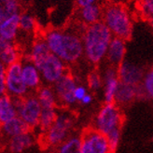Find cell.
I'll list each match as a JSON object with an SVG mask.
<instances>
[{
	"instance_id": "cell-32",
	"label": "cell",
	"mask_w": 153,
	"mask_h": 153,
	"mask_svg": "<svg viewBox=\"0 0 153 153\" xmlns=\"http://www.w3.org/2000/svg\"><path fill=\"white\" fill-rule=\"evenodd\" d=\"M6 94V65L0 62V97Z\"/></svg>"
},
{
	"instance_id": "cell-24",
	"label": "cell",
	"mask_w": 153,
	"mask_h": 153,
	"mask_svg": "<svg viewBox=\"0 0 153 153\" xmlns=\"http://www.w3.org/2000/svg\"><path fill=\"white\" fill-rule=\"evenodd\" d=\"M36 97L42 108H55L57 98L54 91L50 86H40L36 91Z\"/></svg>"
},
{
	"instance_id": "cell-16",
	"label": "cell",
	"mask_w": 153,
	"mask_h": 153,
	"mask_svg": "<svg viewBox=\"0 0 153 153\" xmlns=\"http://www.w3.org/2000/svg\"><path fill=\"white\" fill-rule=\"evenodd\" d=\"M29 127L18 116L0 124V135L9 141L12 137L29 131Z\"/></svg>"
},
{
	"instance_id": "cell-12",
	"label": "cell",
	"mask_w": 153,
	"mask_h": 153,
	"mask_svg": "<svg viewBox=\"0 0 153 153\" xmlns=\"http://www.w3.org/2000/svg\"><path fill=\"white\" fill-rule=\"evenodd\" d=\"M103 88L105 103H114L115 95L120 85V79L116 66H109L103 74Z\"/></svg>"
},
{
	"instance_id": "cell-2",
	"label": "cell",
	"mask_w": 153,
	"mask_h": 153,
	"mask_svg": "<svg viewBox=\"0 0 153 153\" xmlns=\"http://www.w3.org/2000/svg\"><path fill=\"white\" fill-rule=\"evenodd\" d=\"M112 34L102 21L87 25L81 36L83 55L90 63L97 65L106 56Z\"/></svg>"
},
{
	"instance_id": "cell-35",
	"label": "cell",
	"mask_w": 153,
	"mask_h": 153,
	"mask_svg": "<svg viewBox=\"0 0 153 153\" xmlns=\"http://www.w3.org/2000/svg\"><path fill=\"white\" fill-rule=\"evenodd\" d=\"M91 102H93V96H91V94H90L89 93L84 96L81 100H80V104L84 105H88L90 104H91Z\"/></svg>"
},
{
	"instance_id": "cell-18",
	"label": "cell",
	"mask_w": 153,
	"mask_h": 153,
	"mask_svg": "<svg viewBox=\"0 0 153 153\" xmlns=\"http://www.w3.org/2000/svg\"><path fill=\"white\" fill-rule=\"evenodd\" d=\"M35 142L34 135L30 133V130L12 137L7 141V148L12 153H21L33 146Z\"/></svg>"
},
{
	"instance_id": "cell-14",
	"label": "cell",
	"mask_w": 153,
	"mask_h": 153,
	"mask_svg": "<svg viewBox=\"0 0 153 153\" xmlns=\"http://www.w3.org/2000/svg\"><path fill=\"white\" fill-rule=\"evenodd\" d=\"M126 40L113 36L109 43L105 58L113 66H118L124 60L126 54Z\"/></svg>"
},
{
	"instance_id": "cell-11",
	"label": "cell",
	"mask_w": 153,
	"mask_h": 153,
	"mask_svg": "<svg viewBox=\"0 0 153 153\" xmlns=\"http://www.w3.org/2000/svg\"><path fill=\"white\" fill-rule=\"evenodd\" d=\"M117 71L119 79L121 83L133 86L140 85L143 81L145 73H146L138 65L125 60L122 61V63L118 65Z\"/></svg>"
},
{
	"instance_id": "cell-26",
	"label": "cell",
	"mask_w": 153,
	"mask_h": 153,
	"mask_svg": "<svg viewBox=\"0 0 153 153\" xmlns=\"http://www.w3.org/2000/svg\"><path fill=\"white\" fill-rule=\"evenodd\" d=\"M57 110L55 108H42L39 121H38V128H39L43 133L52 125L57 117Z\"/></svg>"
},
{
	"instance_id": "cell-23",
	"label": "cell",
	"mask_w": 153,
	"mask_h": 153,
	"mask_svg": "<svg viewBox=\"0 0 153 153\" xmlns=\"http://www.w3.org/2000/svg\"><path fill=\"white\" fill-rule=\"evenodd\" d=\"M20 13L19 0H0V25L7 20Z\"/></svg>"
},
{
	"instance_id": "cell-19",
	"label": "cell",
	"mask_w": 153,
	"mask_h": 153,
	"mask_svg": "<svg viewBox=\"0 0 153 153\" xmlns=\"http://www.w3.org/2000/svg\"><path fill=\"white\" fill-rule=\"evenodd\" d=\"M79 17L84 25H90L100 22L103 17V10L97 3L79 7Z\"/></svg>"
},
{
	"instance_id": "cell-7",
	"label": "cell",
	"mask_w": 153,
	"mask_h": 153,
	"mask_svg": "<svg viewBox=\"0 0 153 153\" xmlns=\"http://www.w3.org/2000/svg\"><path fill=\"white\" fill-rule=\"evenodd\" d=\"M6 93L12 98H22L29 94L22 76L20 61L6 66Z\"/></svg>"
},
{
	"instance_id": "cell-15",
	"label": "cell",
	"mask_w": 153,
	"mask_h": 153,
	"mask_svg": "<svg viewBox=\"0 0 153 153\" xmlns=\"http://www.w3.org/2000/svg\"><path fill=\"white\" fill-rule=\"evenodd\" d=\"M21 53L15 41L7 40L0 36V62L6 66L19 62Z\"/></svg>"
},
{
	"instance_id": "cell-1",
	"label": "cell",
	"mask_w": 153,
	"mask_h": 153,
	"mask_svg": "<svg viewBox=\"0 0 153 153\" xmlns=\"http://www.w3.org/2000/svg\"><path fill=\"white\" fill-rule=\"evenodd\" d=\"M44 39L50 51L65 64H74L83 56L81 36L75 32L51 30L46 33Z\"/></svg>"
},
{
	"instance_id": "cell-3",
	"label": "cell",
	"mask_w": 153,
	"mask_h": 153,
	"mask_svg": "<svg viewBox=\"0 0 153 153\" xmlns=\"http://www.w3.org/2000/svg\"><path fill=\"white\" fill-rule=\"evenodd\" d=\"M102 22L113 36L127 40L133 34V22L128 10L120 5H110L103 11Z\"/></svg>"
},
{
	"instance_id": "cell-5",
	"label": "cell",
	"mask_w": 153,
	"mask_h": 153,
	"mask_svg": "<svg viewBox=\"0 0 153 153\" xmlns=\"http://www.w3.org/2000/svg\"><path fill=\"white\" fill-rule=\"evenodd\" d=\"M123 123V115L120 106L115 103H105L98 111L94 128L106 135L115 129H120Z\"/></svg>"
},
{
	"instance_id": "cell-36",
	"label": "cell",
	"mask_w": 153,
	"mask_h": 153,
	"mask_svg": "<svg viewBox=\"0 0 153 153\" xmlns=\"http://www.w3.org/2000/svg\"><path fill=\"white\" fill-rule=\"evenodd\" d=\"M149 22L150 26H151V27H152V29H153V19H152V20H149Z\"/></svg>"
},
{
	"instance_id": "cell-28",
	"label": "cell",
	"mask_w": 153,
	"mask_h": 153,
	"mask_svg": "<svg viewBox=\"0 0 153 153\" xmlns=\"http://www.w3.org/2000/svg\"><path fill=\"white\" fill-rule=\"evenodd\" d=\"M141 85L146 97L153 100V67L145 73Z\"/></svg>"
},
{
	"instance_id": "cell-4",
	"label": "cell",
	"mask_w": 153,
	"mask_h": 153,
	"mask_svg": "<svg viewBox=\"0 0 153 153\" xmlns=\"http://www.w3.org/2000/svg\"><path fill=\"white\" fill-rule=\"evenodd\" d=\"M75 123V118L67 111L57 114L52 125L44 134V141L48 147H58L70 136Z\"/></svg>"
},
{
	"instance_id": "cell-33",
	"label": "cell",
	"mask_w": 153,
	"mask_h": 153,
	"mask_svg": "<svg viewBox=\"0 0 153 153\" xmlns=\"http://www.w3.org/2000/svg\"><path fill=\"white\" fill-rule=\"evenodd\" d=\"M88 94L87 88L83 85H76L75 91H74V96L76 102H80L81 99Z\"/></svg>"
},
{
	"instance_id": "cell-13",
	"label": "cell",
	"mask_w": 153,
	"mask_h": 153,
	"mask_svg": "<svg viewBox=\"0 0 153 153\" xmlns=\"http://www.w3.org/2000/svg\"><path fill=\"white\" fill-rule=\"evenodd\" d=\"M22 64V76L26 87L30 91H37L41 86L42 78L38 68L28 57Z\"/></svg>"
},
{
	"instance_id": "cell-29",
	"label": "cell",
	"mask_w": 153,
	"mask_h": 153,
	"mask_svg": "<svg viewBox=\"0 0 153 153\" xmlns=\"http://www.w3.org/2000/svg\"><path fill=\"white\" fill-rule=\"evenodd\" d=\"M138 10L141 16L149 21L153 19V0H138Z\"/></svg>"
},
{
	"instance_id": "cell-27",
	"label": "cell",
	"mask_w": 153,
	"mask_h": 153,
	"mask_svg": "<svg viewBox=\"0 0 153 153\" xmlns=\"http://www.w3.org/2000/svg\"><path fill=\"white\" fill-rule=\"evenodd\" d=\"M36 21L31 14L26 12H21L19 17V27L20 31L25 33L34 32L36 28Z\"/></svg>"
},
{
	"instance_id": "cell-30",
	"label": "cell",
	"mask_w": 153,
	"mask_h": 153,
	"mask_svg": "<svg viewBox=\"0 0 153 153\" xmlns=\"http://www.w3.org/2000/svg\"><path fill=\"white\" fill-rule=\"evenodd\" d=\"M120 135H121L120 129H115L105 135L106 138H108V146L111 153H114L117 150L120 142Z\"/></svg>"
},
{
	"instance_id": "cell-25",
	"label": "cell",
	"mask_w": 153,
	"mask_h": 153,
	"mask_svg": "<svg viewBox=\"0 0 153 153\" xmlns=\"http://www.w3.org/2000/svg\"><path fill=\"white\" fill-rule=\"evenodd\" d=\"M80 136L71 135L57 147L56 153H81Z\"/></svg>"
},
{
	"instance_id": "cell-34",
	"label": "cell",
	"mask_w": 153,
	"mask_h": 153,
	"mask_svg": "<svg viewBox=\"0 0 153 153\" xmlns=\"http://www.w3.org/2000/svg\"><path fill=\"white\" fill-rule=\"evenodd\" d=\"M97 1L98 0H76V5L79 6V7H86V6L96 4Z\"/></svg>"
},
{
	"instance_id": "cell-8",
	"label": "cell",
	"mask_w": 153,
	"mask_h": 153,
	"mask_svg": "<svg viewBox=\"0 0 153 153\" xmlns=\"http://www.w3.org/2000/svg\"><path fill=\"white\" fill-rule=\"evenodd\" d=\"M81 153H111L108 138L94 128L85 130L80 135Z\"/></svg>"
},
{
	"instance_id": "cell-9",
	"label": "cell",
	"mask_w": 153,
	"mask_h": 153,
	"mask_svg": "<svg viewBox=\"0 0 153 153\" xmlns=\"http://www.w3.org/2000/svg\"><path fill=\"white\" fill-rule=\"evenodd\" d=\"M65 65L59 57L51 52L36 67L40 72L42 80L49 85H52L66 73Z\"/></svg>"
},
{
	"instance_id": "cell-22",
	"label": "cell",
	"mask_w": 153,
	"mask_h": 153,
	"mask_svg": "<svg viewBox=\"0 0 153 153\" xmlns=\"http://www.w3.org/2000/svg\"><path fill=\"white\" fill-rule=\"evenodd\" d=\"M21 14V13H20ZM20 14L7 20L0 25V36L10 41H15L20 32L19 27V17Z\"/></svg>"
},
{
	"instance_id": "cell-17",
	"label": "cell",
	"mask_w": 153,
	"mask_h": 153,
	"mask_svg": "<svg viewBox=\"0 0 153 153\" xmlns=\"http://www.w3.org/2000/svg\"><path fill=\"white\" fill-rule=\"evenodd\" d=\"M138 90L139 85L133 86L120 82L115 95L114 103L119 106L131 104L135 99H138Z\"/></svg>"
},
{
	"instance_id": "cell-21",
	"label": "cell",
	"mask_w": 153,
	"mask_h": 153,
	"mask_svg": "<svg viewBox=\"0 0 153 153\" xmlns=\"http://www.w3.org/2000/svg\"><path fill=\"white\" fill-rule=\"evenodd\" d=\"M17 117V109L14 99L9 94L0 97V124Z\"/></svg>"
},
{
	"instance_id": "cell-31",
	"label": "cell",
	"mask_w": 153,
	"mask_h": 153,
	"mask_svg": "<svg viewBox=\"0 0 153 153\" xmlns=\"http://www.w3.org/2000/svg\"><path fill=\"white\" fill-rule=\"evenodd\" d=\"M88 86L91 91H99L103 87V78L96 71H94L88 76Z\"/></svg>"
},
{
	"instance_id": "cell-10",
	"label": "cell",
	"mask_w": 153,
	"mask_h": 153,
	"mask_svg": "<svg viewBox=\"0 0 153 153\" xmlns=\"http://www.w3.org/2000/svg\"><path fill=\"white\" fill-rule=\"evenodd\" d=\"M76 85V81L71 74L66 72L61 76L55 83L52 84V89L56 95L57 102L65 106L75 105L76 101L74 96V91Z\"/></svg>"
},
{
	"instance_id": "cell-6",
	"label": "cell",
	"mask_w": 153,
	"mask_h": 153,
	"mask_svg": "<svg viewBox=\"0 0 153 153\" xmlns=\"http://www.w3.org/2000/svg\"><path fill=\"white\" fill-rule=\"evenodd\" d=\"M17 109V116L29 127L38 126L42 108L36 95L27 94L22 98H13Z\"/></svg>"
},
{
	"instance_id": "cell-20",
	"label": "cell",
	"mask_w": 153,
	"mask_h": 153,
	"mask_svg": "<svg viewBox=\"0 0 153 153\" xmlns=\"http://www.w3.org/2000/svg\"><path fill=\"white\" fill-rule=\"evenodd\" d=\"M50 53V49L44 38H37L31 46L28 58L35 64L36 66H38Z\"/></svg>"
}]
</instances>
